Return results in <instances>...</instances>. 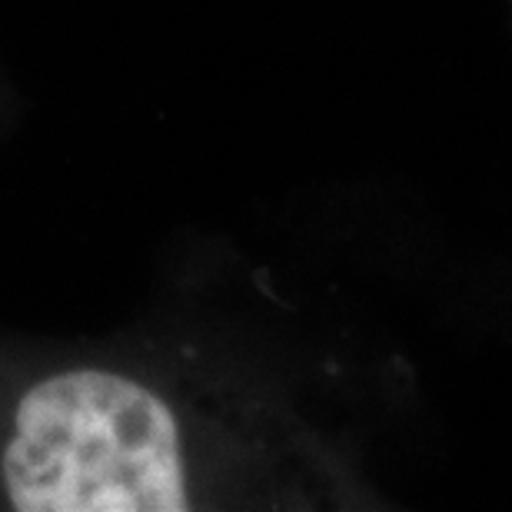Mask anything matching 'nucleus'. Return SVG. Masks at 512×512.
Returning <instances> with one entry per match:
<instances>
[{
    "label": "nucleus",
    "instance_id": "1",
    "mask_svg": "<svg viewBox=\"0 0 512 512\" xmlns=\"http://www.w3.org/2000/svg\"><path fill=\"white\" fill-rule=\"evenodd\" d=\"M0 476L20 512L187 509L180 429L170 406L110 370H67L27 389Z\"/></svg>",
    "mask_w": 512,
    "mask_h": 512
}]
</instances>
